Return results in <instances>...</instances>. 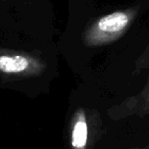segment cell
<instances>
[{"label":"cell","mask_w":149,"mask_h":149,"mask_svg":"<svg viewBox=\"0 0 149 149\" xmlns=\"http://www.w3.org/2000/svg\"><path fill=\"white\" fill-rule=\"evenodd\" d=\"M129 24V17L125 13H113L99 19L92 25L84 36V42L89 46L100 45L108 42L120 34Z\"/></svg>","instance_id":"cell-1"},{"label":"cell","mask_w":149,"mask_h":149,"mask_svg":"<svg viewBox=\"0 0 149 149\" xmlns=\"http://www.w3.org/2000/svg\"><path fill=\"white\" fill-rule=\"evenodd\" d=\"M42 64L39 60L19 53L0 54V72L8 74H32L39 72Z\"/></svg>","instance_id":"cell-2"},{"label":"cell","mask_w":149,"mask_h":149,"mask_svg":"<svg viewBox=\"0 0 149 149\" xmlns=\"http://www.w3.org/2000/svg\"><path fill=\"white\" fill-rule=\"evenodd\" d=\"M89 145V126L83 108L76 111L72 118L70 129V149H88Z\"/></svg>","instance_id":"cell-3"},{"label":"cell","mask_w":149,"mask_h":149,"mask_svg":"<svg viewBox=\"0 0 149 149\" xmlns=\"http://www.w3.org/2000/svg\"><path fill=\"white\" fill-rule=\"evenodd\" d=\"M131 149H149V148H131Z\"/></svg>","instance_id":"cell-4"}]
</instances>
